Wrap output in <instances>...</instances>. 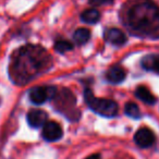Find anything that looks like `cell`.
Masks as SVG:
<instances>
[{
  "label": "cell",
  "mask_w": 159,
  "mask_h": 159,
  "mask_svg": "<svg viewBox=\"0 0 159 159\" xmlns=\"http://www.w3.org/2000/svg\"><path fill=\"white\" fill-rule=\"evenodd\" d=\"M86 159H100V155L99 154H93L91 156H89Z\"/></svg>",
  "instance_id": "ac0fdd59"
},
{
  "label": "cell",
  "mask_w": 159,
  "mask_h": 159,
  "mask_svg": "<svg viewBox=\"0 0 159 159\" xmlns=\"http://www.w3.org/2000/svg\"><path fill=\"white\" fill-rule=\"evenodd\" d=\"M125 75V71L123 70V68H121L120 66H113L108 69L105 76H106V80L109 83L119 84V83L124 81Z\"/></svg>",
  "instance_id": "30bf717a"
},
{
  "label": "cell",
  "mask_w": 159,
  "mask_h": 159,
  "mask_svg": "<svg viewBox=\"0 0 159 159\" xmlns=\"http://www.w3.org/2000/svg\"><path fill=\"white\" fill-rule=\"evenodd\" d=\"M120 19L133 35L159 38V6L154 0H130L122 7Z\"/></svg>",
  "instance_id": "7a4b0ae2"
},
{
  "label": "cell",
  "mask_w": 159,
  "mask_h": 159,
  "mask_svg": "<svg viewBox=\"0 0 159 159\" xmlns=\"http://www.w3.org/2000/svg\"><path fill=\"white\" fill-rule=\"evenodd\" d=\"M104 39L107 43L113 45V46H123L128 42L125 33L117 27H109L106 29L104 32Z\"/></svg>",
  "instance_id": "52a82bcc"
},
{
  "label": "cell",
  "mask_w": 159,
  "mask_h": 159,
  "mask_svg": "<svg viewBox=\"0 0 159 159\" xmlns=\"http://www.w3.org/2000/svg\"><path fill=\"white\" fill-rule=\"evenodd\" d=\"M135 96L147 105H154L156 102V97L150 93V91L146 86L137 87L136 91H135Z\"/></svg>",
  "instance_id": "5bb4252c"
},
{
  "label": "cell",
  "mask_w": 159,
  "mask_h": 159,
  "mask_svg": "<svg viewBox=\"0 0 159 159\" xmlns=\"http://www.w3.org/2000/svg\"><path fill=\"white\" fill-rule=\"evenodd\" d=\"M47 113L44 110L40 109H32L27 113V122L32 128H40L44 126V124L47 122Z\"/></svg>",
  "instance_id": "9c48e42d"
},
{
  "label": "cell",
  "mask_w": 159,
  "mask_h": 159,
  "mask_svg": "<svg viewBox=\"0 0 159 159\" xmlns=\"http://www.w3.org/2000/svg\"><path fill=\"white\" fill-rule=\"evenodd\" d=\"M84 99L89 109L102 117H116L119 111V106L115 100L95 97L89 89H86L84 91Z\"/></svg>",
  "instance_id": "3957f363"
},
{
  "label": "cell",
  "mask_w": 159,
  "mask_h": 159,
  "mask_svg": "<svg viewBox=\"0 0 159 159\" xmlns=\"http://www.w3.org/2000/svg\"><path fill=\"white\" fill-rule=\"evenodd\" d=\"M115 1L116 0H87V3L93 8H98V7H102V6L113 5Z\"/></svg>",
  "instance_id": "e0dca14e"
},
{
  "label": "cell",
  "mask_w": 159,
  "mask_h": 159,
  "mask_svg": "<svg viewBox=\"0 0 159 159\" xmlns=\"http://www.w3.org/2000/svg\"><path fill=\"white\" fill-rule=\"evenodd\" d=\"M52 66L48 51L39 45L27 44L13 52L9 73L13 83L27 84L38 75L46 73Z\"/></svg>",
  "instance_id": "6da1fadb"
},
{
  "label": "cell",
  "mask_w": 159,
  "mask_h": 159,
  "mask_svg": "<svg viewBox=\"0 0 159 159\" xmlns=\"http://www.w3.org/2000/svg\"><path fill=\"white\" fill-rule=\"evenodd\" d=\"M57 89L55 86H35L30 91L29 97L31 102L35 105H42L49 99H53L57 94Z\"/></svg>",
  "instance_id": "5b68a950"
},
{
  "label": "cell",
  "mask_w": 159,
  "mask_h": 159,
  "mask_svg": "<svg viewBox=\"0 0 159 159\" xmlns=\"http://www.w3.org/2000/svg\"><path fill=\"white\" fill-rule=\"evenodd\" d=\"M63 134L62 128L58 122L56 121H47L43 126L42 136L47 142H56L60 139Z\"/></svg>",
  "instance_id": "8992f818"
},
{
  "label": "cell",
  "mask_w": 159,
  "mask_h": 159,
  "mask_svg": "<svg viewBox=\"0 0 159 159\" xmlns=\"http://www.w3.org/2000/svg\"><path fill=\"white\" fill-rule=\"evenodd\" d=\"M55 107L59 112L63 113L68 119L77 120L80 118V112L76 109V99L72 92L69 89H62L60 93L56 94L53 97Z\"/></svg>",
  "instance_id": "277c9868"
},
{
  "label": "cell",
  "mask_w": 159,
  "mask_h": 159,
  "mask_svg": "<svg viewBox=\"0 0 159 159\" xmlns=\"http://www.w3.org/2000/svg\"><path fill=\"white\" fill-rule=\"evenodd\" d=\"M100 18H102V14L97 8H89L84 10L80 16L81 21L85 24H97L100 21Z\"/></svg>",
  "instance_id": "8fae6325"
},
{
  "label": "cell",
  "mask_w": 159,
  "mask_h": 159,
  "mask_svg": "<svg viewBox=\"0 0 159 159\" xmlns=\"http://www.w3.org/2000/svg\"><path fill=\"white\" fill-rule=\"evenodd\" d=\"M124 112H125L126 116L133 118V119H139L141 117V111H139V108L135 102H126L125 106H124Z\"/></svg>",
  "instance_id": "2e32d148"
},
{
  "label": "cell",
  "mask_w": 159,
  "mask_h": 159,
  "mask_svg": "<svg viewBox=\"0 0 159 159\" xmlns=\"http://www.w3.org/2000/svg\"><path fill=\"white\" fill-rule=\"evenodd\" d=\"M53 48L57 52L59 53H66L68 51H71L73 48H74V45L70 42V40L66 39H59L53 45Z\"/></svg>",
  "instance_id": "9a60e30c"
},
{
  "label": "cell",
  "mask_w": 159,
  "mask_h": 159,
  "mask_svg": "<svg viewBox=\"0 0 159 159\" xmlns=\"http://www.w3.org/2000/svg\"><path fill=\"white\" fill-rule=\"evenodd\" d=\"M155 141H156V137H155L154 132L148 128L139 129L134 134V142L137 146L142 148L150 147L152 145H154Z\"/></svg>",
  "instance_id": "ba28073f"
},
{
  "label": "cell",
  "mask_w": 159,
  "mask_h": 159,
  "mask_svg": "<svg viewBox=\"0 0 159 159\" xmlns=\"http://www.w3.org/2000/svg\"><path fill=\"white\" fill-rule=\"evenodd\" d=\"M91 37V31L89 29H85V27H80V29L75 30L74 33H73V40L77 46H82V45L89 43Z\"/></svg>",
  "instance_id": "4fadbf2b"
},
{
  "label": "cell",
  "mask_w": 159,
  "mask_h": 159,
  "mask_svg": "<svg viewBox=\"0 0 159 159\" xmlns=\"http://www.w3.org/2000/svg\"><path fill=\"white\" fill-rule=\"evenodd\" d=\"M142 66L159 74V55H147L142 59Z\"/></svg>",
  "instance_id": "7c38bea8"
}]
</instances>
